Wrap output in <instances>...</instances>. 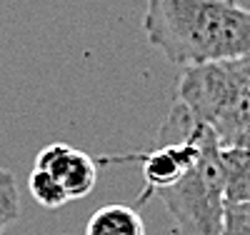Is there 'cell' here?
<instances>
[{"mask_svg": "<svg viewBox=\"0 0 250 235\" xmlns=\"http://www.w3.org/2000/svg\"><path fill=\"white\" fill-rule=\"evenodd\" d=\"M143 33L180 68L250 58V8L238 0H148Z\"/></svg>", "mask_w": 250, "mask_h": 235, "instance_id": "6da1fadb", "label": "cell"}, {"mask_svg": "<svg viewBox=\"0 0 250 235\" xmlns=\"http://www.w3.org/2000/svg\"><path fill=\"white\" fill-rule=\"evenodd\" d=\"M250 58L208 63L183 68L175 88L180 100L198 123L218 135L220 148H233L238 135L250 128Z\"/></svg>", "mask_w": 250, "mask_h": 235, "instance_id": "7a4b0ae2", "label": "cell"}, {"mask_svg": "<svg viewBox=\"0 0 250 235\" xmlns=\"http://www.w3.org/2000/svg\"><path fill=\"white\" fill-rule=\"evenodd\" d=\"M220 140L210 130L203 143L200 160L155 198L163 200L180 235H223L225 183L220 165Z\"/></svg>", "mask_w": 250, "mask_h": 235, "instance_id": "3957f363", "label": "cell"}, {"mask_svg": "<svg viewBox=\"0 0 250 235\" xmlns=\"http://www.w3.org/2000/svg\"><path fill=\"white\" fill-rule=\"evenodd\" d=\"M210 133V128L198 123L193 128V133L183 143H165V145H155L148 153H123V155H105L98 158V168L100 165H110V163H143V180L145 188L138 195V210L143 205H148L150 198H155L160 190L173 188L188 170H190L200 155H203V143Z\"/></svg>", "mask_w": 250, "mask_h": 235, "instance_id": "277c9868", "label": "cell"}, {"mask_svg": "<svg viewBox=\"0 0 250 235\" xmlns=\"http://www.w3.org/2000/svg\"><path fill=\"white\" fill-rule=\"evenodd\" d=\"M40 170L53 173L70 200H80L93 193L98 183V160L90 158L88 153L78 150L73 145L65 143H50L35 155V165Z\"/></svg>", "mask_w": 250, "mask_h": 235, "instance_id": "5b68a950", "label": "cell"}, {"mask_svg": "<svg viewBox=\"0 0 250 235\" xmlns=\"http://www.w3.org/2000/svg\"><path fill=\"white\" fill-rule=\"evenodd\" d=\"M85 235H145V223L138 208L110 203L88 218Z\"/></svg>", "mask_w": 250, "mask_h": 235, "instance_id": "8992f818", "label": "cell"}, {"mask_svg": "<svg viewBox=\"0 0 250 235\" xmlns=\"http://www.w3.org/2000/svg\"><path fill=\"white\" fill-rule=\"evenodd\" d=\"M225 203H250V153L243 148L220 150Z\"/></svg>", "mask_w": 250, "mask_h": 235, "instance_id": "52a82bcc", "label": "cell"}, {"mask_svg": "<svg viewBox=\"0 0 250 235\" xmlns=\"http://www.w3.org/2000/svg\"><path fill=\"white\" fill-rule=\"evenodd\" d=\"M28 190H30V195L38 205H43L48 210H58L62 208L65 203H70L68 193H65V188H62V183L48 173V170H40V168H33L30 170V175H28Z\"/></svg>", "mask_w": 250, "mask_h": 235, "instance_id": "ba28073f", "label": "cell"}, {"mask_svg": "<svg viewBox=\"0 0 250 235\" xmlns=\"http://www.w3.org/2000/svg\"><path fill=\"white\" fill-rule=\"evenodd\" d=\"M20 215V198L15 178L5 168H0V235L5 233L8 225H13Z\"/></svg>", "mask_w": 250, "mask_h": 235, "instance_id": "9c48e42d", "label": "cell"}, {"mask_svg": "<svg viewBox=\"0 0 250 235\" xmlns=\"http://www.w3.org/2000/svg\"><path fill=\"white\" fill-rule=\"evenodd\" d=\"M223 235H250V203H225Z\"/></svg>", "mask_w": 250, "mask_h": 235, "instance_id": "30bf717a", "label": "cell"}, {"mask_svg": "<svg viewBox=\"0 0 250 235\" xmlns=\"http://www.w3.org/2000/svg\"><path fill=\"white\" fill-rule=\"evenodd\" d=\"M233 148H243V150L250 153V128H245V130L238 135V140L233 143Z\"/></svg>", "mask_w": 250, "mask_h": 235, "instance_id": "8fae6325", "label": "cell"}, {"mask_svg": "<svg viewBox=\"0 0 250 235\" xmlns=\"http://www.w3.org/2000/svg\"><path fill=\"white\" fill-rule=\"evenodd\" d=\"M248 98H250V88H248Z\"/></svg>", "mask_w": 250, "mask_h": 235, "instance_id": "7c38bea8", "label": "cell"}]
</instances>
